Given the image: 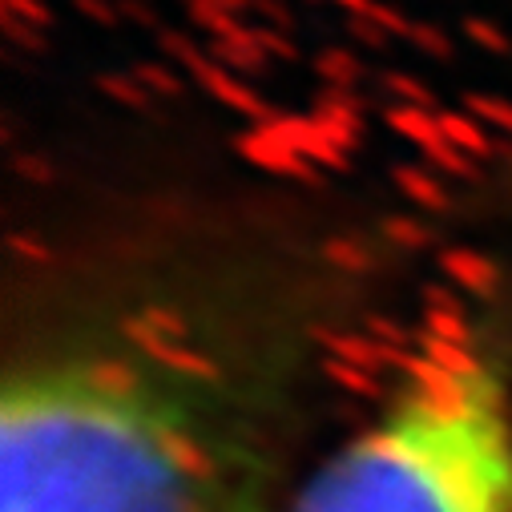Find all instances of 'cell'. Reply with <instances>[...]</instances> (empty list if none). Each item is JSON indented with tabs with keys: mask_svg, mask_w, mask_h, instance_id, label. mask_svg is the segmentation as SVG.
Listing matches in <instances>:
<instances>
[{
	"mask_svg": "<svg viewBox=\"0 0 512 512\" xmlns=\"http://www.w3.org/2000/svg\"><path fill=\"white\" fill-rule=\"evenodd\" d=\"M287 512H512V367L472 323L428 331Z\"/></svg>",
	"mask_w": 512,
	"mask_h": 512,
	"instance_id": "2",
	"label": "cell"
},
{
	"mask_svg": "<svg viewBox=\"0 0 512 512\" xmlns=\"http://www.w3.org/2000/svg\"><path fill=\"white\" fill-rule=\"evenodd\" d=\"M242 275H130L5 359L0 512H267L303 367Z\"/></svg>",
	"mask_w": 512,
	"mask_h": 512,
	"instance_id": "1",
	"label": "cell"
}]
</instances>
